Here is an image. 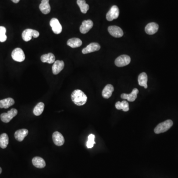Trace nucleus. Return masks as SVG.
<instances>
[{"instance_id": "412c9836", "label": "nucleus", "mask_w": 178, "mask_h": 178, "mask_svg": "<svg viewBox=\"0 0 178 178\" xmlns=\"http://www.w3.org/2000/svg\"><path fill=\"white\" fill-rule=\"evenodd\" d=\"M56 58L53 53H48L47 54H44L41 57V60L43 63H48L49 64H52L55 62Z\"/></svg>"}, {"instance_id": "20e7f679", "label": "nucleus", "mask_w": 178, "mask_h": 178, "mask_svg": "<svg viewBox=\"0 0 178 178\" xmlns=\"http://www.w3.org/2000/svg\"><path fill=\"white\" fill-rule=\"evenodd\" d=\"M18 111L17 109H12L7 113H3L1 114L0 117L1 119L3 122L8 123L11 121L13 117L18 114Z\"/></svg>"}, {"instance_id": "5701e85b", "label": "nucleus", "mask_w": 178, "mask_h": 178, "mask_svg": "<svg viewBox=\"0 0 178 178\" xmlns=\"http://www.w3.org/2000/svg\"><path fill=\"white\" fill-rule=\"evenodd\" d=\"M67 45L72 48L79 47L82 45V41L79 38H73L69 39Z\"/></svg>"}, {"instance_id": "dca6fc26", "label": "nucleus", "mask_w": 178, "mask_h": 178, "mask_svg": "<svg viewBox=\"0 0 178 178\" xmlns=\"http://www.w3.org/2000/svg\"><path fill=\"white\" fill-rule=\"evenodd\" d=\"M28 134V131L26 129H22L20 130H17L14 133V137L15 139L18 142H22L25 137Z\"/></svg>"}, {"instance_id": "bb28decb", "label": "nucleus", "mask_w": 178, "mask_h": 178, "mask_svg": "<svg viewBox=\"0 0 178 178\" xmlns=\"http://www.w3.org/2000/svg\"><path fill=\"white\" fill-rule=\"evenodd\" d=\"M44 107H45V104L44 103H42V102L38 103L33 109L34 114L36 116H39L41 115L42 113L44 111Z\"/></svg>"}, {"instance_id": "a878e982", "label": "nucleus", "mask_w": 178, "mask_h": 178, "mask_svg": "<svg viewBox=\"0 0 178 178\" xmlns=\"http://www.w3.org/2000/svg\"><path fill=\"white\" fill-rule=\"evenodd\" d=\"M77 4L80 8L81 12L83 13H86L89 9V6L87 4L85 0H77Z\"/></svg>"}, {"instance_id": "f257e3e1", "label": "nucleus", "mask_w": 178, "mask_h": 178, "mask_svg": "<svg viewBox=\"0 0 178 178\" xmlns=\"http://www.w3.org/2000/svg\"><path fill=\"white\" fill-rule=\"evenodd\" d=\"M72 102L78 106L85 104L87 101V97L81 90H76L71 94Z\"/></svg>"}, {"instance_id": "f3484780", "label": "nucleus", "mask_w": 178, "mask_h": 178, "mask_svg": "<svg viewBox=\"0 0 178 178\" xmlns=\"http://www.w3.org/2000/svg\"><path fill=\"white\" fill-rule=\"evenodd\" d=\"M39 8L43 14H47L51 12V6L49 4V0H42L41 3L39 5Z\"/></svg>"}, {"instance_id": "9d476101", "label": "nucleus", "mask_w": 178, "mask_h": 178, "mask_svg": "<svg viewBox=\"0 0 178 178\" xmlns=\"http://www.w3.org/2000/svg\"><path fill=\"white\" fill-rule=\"evenodd\" d=\"M53 140L54 143L57 146H60L63 145L64 143V138L63 135L58 131L54 132L53 134Z\"/></svg>"}, {"instance_id": "1a4fd4ad", "label": "nucleus", "mask_w": 178, "mask_h": 178, "mask_svg": "<svg viewBox=\"0 0 178 178\" xmlns=\"http://www.w3.org/2000/svg\"><path fill=\"white\" fill-rule=\"evenodd\" d=\"M108 31L110 34L115 38H120L124 34L120 27L117 26H109Z\"/></svg>"}, {"instance_id": "f8f14e48", "label": "nucleus", "mask_w": 178, "mask_h": 178, "mask_svg": "<svg viewBox=\"0 0 178 178\" xmlns=\"http://www.w3.org/2000/svg\"><path fill=\"white\" fill-rule=\"evenodd\" d=\"M64 67V63L63 60H56L52 66V71L54 75L60 73Z\"/></svg>"}, {"instance_id": "6ab92c4d", "label": "nucleus", "mask_w": 178, "mask_h": 178, "mask_svg": "<svg viewBox=\"0 0 178 178\" xmlns=\"http://www.w3.org/2000/svg\"><path fill=\"white\" fill-rule=\"evenodd\" d=\"M14 100L11 98H7L5 99L0 100V108L1 109H8V107L13 105L14 104Z\"/></svg>"}, {"instance_id": "9b49d317", "label": "nucleus", "mask_w": 178, "mask_h": 178, "mask_svg": "<svg viewBox=\"0 0 178 178\" xmlns=\"http://www.w3.org/2000/svg\"><path fill=\"white\" fill-rule=\"evenodd\" d=\"M100 48V46L97 43H92L88 45L86 47L82 50V53L83 54H87L91 53L92 52L99 51Z\"/></svg>"}, {"instance_id": "39448f33", "label": "nucleus", "mask_w": 178, "mask_h": 178, "mask_svg": "<svg viewBox=\"0 0 178 178\" xmlns=\"http://www.w3.org/2000/svg\"><path fill=\"white\" fill-rule=\"evenodd\" d=\"M12 57L13 59L18 62H23L25 60V56L21 48H18L13 51L12 53Z\"/></svg>"}, {"instance_id": "c756f323", "label": "nucleus", "mask_w": 178, "mask_h": 178, "mask_svg": "<svg viewBox=\"0 0 178 178\" xmlns=\"http://www.w3.org/2000/svg\"><path fill=\"white\" fill-rule=\"evenodd\" d=\"M12 1L14 3L17 4V3H18L19 2L20 0H12Z\"/></svg>"}, {"instance_id": "4be33fe9", "label": "nucleus", "mask_w": 178, "mask_h": 178, "mask_svg": "<svg viewBox=\"0 0 178 178\" xmlns=\"http://www.w3.org/2000/svg\"><path fill=\"white\" fill-rule=\"evenodd\" d=\"M138 82L140 86L144 87L145 89L148 88V75L145 72L140 73L138 77Z\"/></svg>"}, {"instance_id": "b1692460", "label": "nucleus", "mask_w": 178, "mask_h": 178, "mask_svg": "<svg viewBox=\"0 0 178 178\" xmlns=\"http://www.w3.org/2000/svg\"><path fill=\"white\" fill-rule=\"evenodd\" d=\"M115 107L117 109L123 110V111L125 112H127L129 110V105L126 100H123L122 102H117L116 103Z\"/></svg>"}, {"instance_id": "7ed1b4c3", "label": "nucleus", "mask_w": 178, "mask_h": 178, "mask_svg": "<svg viewBox=\"0 0 178 178\" xmlns=\"http://www.w3.org/2000/svg\"><path fill=\"white\" fill-rule=\"evenodd\" d=\"M39 35L40 33L38 31L32 29H26L22 33V38L24 41L28 42L32 39V37L38 38Z\"/></svg>"}, {"instance_id": "aec40b11", "label": "nucleus", "mask_w": 178, "mask_h": 178, "mask_svg": "<svg viewBox=\"0 0 178 178\" xmlns=\"http://www.w3.org/2000/svg\"><path fill=\"white\" fill-rule=\"evenodd\" d=\"M32 163L35 167L38 168H43L46 166V162L44 159L39 156H36L33 158Z\"/></svg>"}, {"instance_id": "6e6552de", "label": "nucleus", "mask_w": 178, "mask_h": 178, "mask_svg": "<svg viewBox=\"0 0 178 178\" xmlns=\"http://www.w3.org/2000/svg\"><path fill=\"white\" fill-rule=\"evenodd\" d=\"M50 24L52 27V30L56 34H59L62 32L63 27L59 21L56 18H53L50 20Z\"/></svg>"}, {"instance_id": "c85d7f7f", "label": "nucleus", "mask_w": 178, "mask_h": 178, "mask_svg": "<svg viewBox=\"0 0 178 178\" xmlns=\"http://www.w3.org/2000/svg\"><path fill=\"white\" fill-rule=\"evenodd\" d=\"M94 138H95V136L93 134L89 135V136H88V140L87 142V146L88 149H91L93 148L94 144H96L94 142Z\"/></svg>"}, {"instance_id": "ddd939ff", "label": "nucleus", "mask_w": 178, "mask_h": 178, "mask_svg": "<svg viewBox=\"0 0 178 178\" xmlns=\"http://www.w3.org/2000/svg\"><path fill=\"white\" fill-rule=\"evenodd\" d=\"M93 22L91 20H84L80 27V31L82 34H86L92 28L93 26Z\"/></svg>"}, {"instance_id": "a211bd4d", "label": "nucleus", "mask_w": 178, "mask_h": 178, "mask_svg": "<svg viewBox=\"0 0 178 178\" xmlns=\"http://www.w3.org/2000/svg\"><path fill=\"white\" fill-rule=\"evenodd\" d=\"M114 87L111 84H108L105 86L102 91V96L103 98L108 99L112 96V93L114 91Z\"/></svg>"}, {"instance_id": "4468645a", "label": "nucleus", "mask_w": 178, "mask_h": 178, "mask_svg": "<svg viewBox=\"0 0 178 178\" xmlns=\"http://www.w3.org/2000/svg\"><path fill=\"white\" fill-rule=\"evenodd\" d=\"M138 93H139V90L138 89L134 88L130 94H122L121 95V98L123 99H127L129 102H134L137 99V94Z\"/></svg>"}, {"instance_id": "2eb2a0df", "label": "nucleus", "mask_w": 178, "mask_h": 178, "mask_svg": "<svg viewBox=\"0 0 178 178\" xmlns=\"http://www.w3.org/2000/svg\"><path fill=\"white\" fill-rule=\"evenodd\" d=\"M159 26L157 23H151L148 24L145 27V31L148 34L153 35L158 31Z\"/></svg>"}, {"instance_id": "0eeeda50", "label": "nucleus", "mask_w": 178, "mask_h": 178, "mask_svg": "<svg viewBox=\"0 0 178 178\" xmlns=\"http://www.w3.org/2000/svg\"><path fill=\"white\" fill-rule=\"evenodd\" d=\"M119 15V10L118 7L113 6L106 14V19L108 21H112L114 19H117Z\"/></svg>"}, {"instance_id": "7c9ffc66", "label": "nucleus", "mask_w": 178, "mask_h": 178, "mask_svg": "<svg viewBox=\"0 0 178 178\" xmlns=\"http://www.w3.org/2000/svg\"><path fill=\"white\" fill-rule=\"evenodd\" d=\"M2 172V169L0 167V174H1Z\"/></svg>"}, {"instance_id": "f03ea898", "label": "nucleus", "mask_w": 178, "mask_h": 178, "mask_svg": "<svg viewBox=\"0 0 178 178\" xmlns=\"http://www.w3.org/2000/svg\"><path fill=\"white\" fill-rule=\"evenodd\" d=\"M173 125V122L172 121L168 119L163 122L159 123L157 126L155 128L154 132L156 134L165 132L167 131L169 129L171 128Z\"/></svg>"}, {"instance_id": "423d86ee", "label": "nucleus", "mask_w": 178, "mask_h": 178, "mask_svg": "<svg viewBox=\"0 0 178 178\" xmlns=\"http://www.w3.org/2000/svg\"><path fill=\"white\" fill-rule=\"evenodd\" d=\"M131 62V58L127 55L123 54L119 56L115 60V64L118 67H124L128 65Z\"/></svg>"}, {"instance_id": "393cba45", "label": "nucleus", "mask_w": 178, "mask_h": 178, "mask_svg": "<svg viewBox=\"0 0 178 178\" xmlns=\"http://www.w3.org/2000/svg\"><path fill=\"white\" fill-rule=\"evenodd\" d=\"M9 139L8 135L3 133L0 136V147L2 149H6L8 145Z\"/></svg>"}, {"instance_id": "cd10ccee", "label": "nucleus", "mask_w": 178, "mask_h": 178, "mask_svg": "<svg viewBox=\"0 0 178 178\" xmlns=\"http://www.w3.org/2000/svg\"><path fill=\"white\" fill-rule=\"evenodd\" d=\"M7 30L4 26H0V42H4L7 39V36L6 33Z\"/></svg>"}]
</instances>
